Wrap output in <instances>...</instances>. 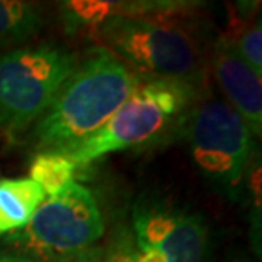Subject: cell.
<instances>
[{
  "mask_svg": "<svg viewBox=\"0 0 262 262\" xmlns=\"http://www.w3.org/2000/svg\"><path fill=\"white\" fill-rule=\"evenodd\" d=\"M140 85L141 78L111 51L92 50L34 124V146L39 151L77 146L97 133Z\"/></svg>",
  "mask_w": 262,
  "mask_h": 262,
  "instance_id": "6da1fadb",
  "label": "cell"
},
{
  "mask_svg": "<svg viewBox=\"0 0 262 262\" xmlns=\"http://www.w3.org/2000/svg\"><path fill=\"white\" fill-rule=\"evenodd\" d=\"M104 218L92 191L70 182L63 191L45 196L28 227L10 235L12 262H65L102 238Z\"/></svg>",
  "mask_w": 262,
  "mask_h": 262,
  "instance_id": "7a4b0ae2",
  "label": "cell"
},
{
  "mask_svg": "<svg viewBox=\"0 0 262 262\" xmlns=\"http://www.w3.org/2000/svg\"><path fill=\"white\" fill-rule=\"evenodd\" d=\"M77 65L78 56L56 45L0 55V129L15 138L34 126Z\"/></svg>",
  "mask_w": 262,
  "mask_h": 262,
  "instance_id": "3957f363",
  "label": "cell"
},
{
  "mask_svg": "<svg viewBox=\"0 0 262 262\" xmlns=\"http://www.w3.org/2000/svg\"><path fill=\"white\" fill-rule=\"evenodd\" d=\"M97 38L114 56L157 80L181 82L198 89L206 77L198 45L177 26L148 17L109 15L97 24Z\"/></svg>",
  "mask_w": 262,
  "mask_h": 262,
  "instance_id": "277c9868",
  "label": "cell"
},
{
  "mask_svg": "<svg viewBox=\"0 0 262 262\" xmlns=\"http://www.w3.org/2000/svg\"><path fill=\"white\" fill-rule=\"evenodd\" d=\"M196 97V89L186 83L148 80L131 94L97 133L60 154L80 167L114 151L146 143L179 118Z\"/></svg>",
  "mask_w": 262,
  "mask_h": 262,
  "instance_id": "5b68a950",
  "label": "cell"
},
{
  "mask_svg": "<svg viewBox=\"0 0 262 262\" xmlns=\"http://www.w3.org/2000/svg\"><path fill=\"white\" fill-rule=\"evenodd\" d=\"M186 140L201 174L225 192L238 189L254 155V135L233 107L204 101L191 109Z\"/></svg>",
  "mask_w": 262,
  "mask_h": 262,
  "instance_id": "8992f818",
  "label": "cell"
},
{
  "mask_svg": "<svg viewBox=\"0 0 262 262\" xmlns=\"http://www.w3.org/2000/svg\"><path fill=\"white\" fill-rule=\"evenodd\" d=\"M133 237L138 249H154L167 262H204L209 228L199 213L165 206H143L133 213Z\"/></svg>",
  "mask_w": 262,
  "mask_h": 262,
  "instance_id": "52a82bcc",
  "label": "cell"
},
{
  "mask_svg": "<svg viewBox=\"0 0 262 262\" xmlns=\"http://www.w3.org/2000/svg\"><path fill=\"white\" fill-rule=\"evenodd\" d=\"M213 70L228 106L238 113L254 136L262 133V87L257 77L233 50L230 39H218L213 48Z\"/></svg>",
  "mask_w": 262,
  "mask_h": 262,
  "instance_id": "ba28073f",
  "label": "cell"
},
{
  "mask_svg": "<svg viewBox=\"0 0 262 262\" xmlns=\"http://www.w3.org/2000/svg\"><path fill=\"white\" fill-rule=\"evenodd\" d=\"M45 199L31 179H0V238L24 230Z\"/></svg>",
  "mask_w": 262,
  "mask_h": 262,
  "instance_id": "9c48e42d",
  "label": "cell"
},
{
  "mask_svg": "<svg viewBox=\"0 0 262 262\" xmlns=\"http://www.w3.org/2000/svg\"><path fill=\"white\" fill-rule=\"evenodd\" d=\"M45 15L36 4L0 0V50L17 48L43 29Z\"/></svg>",
  "mask_w": 262,
  "mask_h": 262,
  "instance_id": "30bf717a",
  "label": "cell"
},
{
  "mask_svg": "<svg viewBox=\"0 0 262 262\" xmlns=\"http://www.w3.org/2000/svg\"><path fill=\"white\" fill-rule=\"evenodd\" d=\"M78 167L60 151H39L29 165V179L36 182L45 196H53L73 182Z\"/></svg>",
  "mask_w": 262,
  "mask_h": 262,
  "instance_id": "8fae6325",
  "label": "cell"
},
{
  "mask_svg": "<svg viewBox=\"0 0 262 262\" xmlns=\"http://www.w3.org/2000/svg\"><path fill=\"white\" fill-rule=\"evenodd\" d=\"M237 55L245 61L255 75L262 78V29L260 20L250 24L237 41H230Z\"/></svg>",
  "mask_w": 262,
  "mask_h": 262,
  "instance_id": "7c38bea8",
  "label": "cell"
},
{
  "mask_svg": "<svg viewBox=\"0 0 262 262\" xmlns=\"http://www.w3.org/2000/svg\"><path fill=\"white\" fill-rule=\"evenodd\" d=\"M102 262H136V244L131 228L118 225L104 249Z\"/></svg>",
  "mask_w": 262,
  "mask_h": 262,
  "instance_id": "4fadbf2b",
  "label": "cell"
},
{
  "mask_svg": "<svg viewBox=\"0 0 262 262\" xmlns=\"http://www.w3.org/2000/svg\"><path fill=\"white\" fill-rule=\"evenodd\" d=\"M102 257H104V249L96 245V247H92L91 250H87V252H83L80 255H77V257L65 260V262H102ZM4 262H12V260H4Z\"/></svg>",
  "mask_w": 262,
  "mask_h": 262,
  "instance_id": "5bb4252c",
  "label": "cell"
},
{
  "mask_svg": "<svg viewBox=\"0 0 262 262\" xmlns=\"http://www.w3.org/2000/svg\"><path fill=\"white\" fill-rule=\"evenodd\" d=\"M136 262H167L160 252L154 249H138L136 247Z\"/></svg>",
  "mask_w": 262,
  "mask_h": 262,
  "instance_id": "9a60e30c",
  "label": "cell"
},
{
  "mask_svg": "<svg viewBox=\"0 0 262 262\" xmlns=\"http://www.w3.org/2000/svg\"><path fill=\"white\" fill-rule=\"evenodd\" d=\"M238 262H245V260H238Z\"/></svg>",
  "mask_w": 262,
  "mask_h": 262,
  "instance_id": "2e32d148",
  "label": "cell"
}]
</instances>
